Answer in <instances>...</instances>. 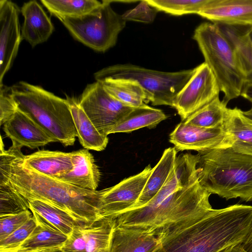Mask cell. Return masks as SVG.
Here are the masks:
<instances>
[{"instance_id":"obj_11","label":"cell","mask_w":252,"mask_h":252,"mask_svg":"<svg viewBox=\"0 0 252 252\" xmlns=\"http://www.w3.org/2000/svg\"><path fill=\"white\" fill-rule=\"evenodd\" d=\"M153 168L147 166L139 173L118 184L99 190V210L102 218L116 219L132 208L139 199Z\"/></svg>"},{"instance_id":"obj_30","label":"cell","mask_w":252,"mask_h":252,"mask_svg":"<svg viewBox=\"0 0 252 252\" xmlns=\"http://www.w3.org/2000/svg\"><path fill=\"white\" fill-rule=\"evenodd\" d=\"M210 0H147L158 11L173 15L198 14Z\"/></svg>"},{"instance_id":"obj_4","label":"cell","mask_w":252,"mask_h":252,"mask_svg":"<svg viewBox=\"0 0 252 252\" xmlns=\"http://www.w3.org/2000/svg\"><path fill=\"white\" fill-rule=\"evenodd\" d=\"M197 172L201 187L229 200L252 201V156L232 147L198 152Z\"/></svg>"},{"instance_id":"obj_22","label":"cell","mask_w":252,"mask_h":252,"mask_svg":"<svg viewBox=\"0 0 252 252\" xmlns=\"http://www.w3.org/2000/svg\"><path fill=\"white\" fill-rule=\"evenodd\" d=\"M223 126L232 139L236 152L252 156V121L237 107L227 108Z\"/></svg>"},{"instance_id":"obj_34","label":"cell","mask_w":252,"mask_h":252,"mask_svg":"<svg viewBox=\"0 0 252 252\" xmlns=\"http://www.w3.org/2000/svg\"><path fill=\"white\" fill-rule=\"evenodd\" d=\"M158 11L149 4L147 0H141L134 8L126 11L122 15L126 21H131L144 23H152Z\"/></svg>"},{"instance_id":"obj_16","label":"cell","mask_w":252,"mask_h":252,"mask_svg":"<svg viewBox=\"0 0 252 252\" xmlns=\"http://www.w3.org/2000/svg\"><path fill=\"white\" fill-rule=\"evenodd\" d=\"M159 243L156 231L116 224L110 252H151Z\"/></svg>"},{"instance_id":"obj_12","label":"cell","mask_w":252,"mask_h":252,"mask_svg":"<svg viewBox=\"0 0 252 252\" xmlns=\"http://www.w3.org/2000/svg\"><path fill=\"white\" fill-rule=\"evenodd\" d=\"M169 142L177 151L231 147L232 139L222 126L206 128L188 125L182 121L169 135Z\"/></svg>"},{"instance_id":"obj_6","label":"cell","mask_w":252,"mask_h":252,"mask_svg":"<svg viewBox=\"0 0 252 252\" xmlns=\"http://www.w3.org/2000/svg\"><path fill=\"white\" fill-rule=\"evenodd\" d=\"M193 38L224 94L222 101L227 105L241 96L246 85L245 75L233 46L218 25L201 24L195 29Z\"/></svg>"},{"instance_id":"obj_36","label":"cell","mask_w":252,"mask_h":252,"mask_svg":"<svg viewBox=\"0 0 252 252\" xmlns=\"http://www.w3.org/2000/svg\"><path fill=\"white\" fill-rule=\"evenodd\" d=\"M83 223L77 224L61 248L62 252H86Z\"/></svg>"},{"instance_id":"obj_39","label":"cell","mask_w":252,"mask_h":252,"mask_svg":"<svg viewBox=\"0 0 252 252\" xmlns=\"http://www.w3.org/2000/svg\"><path fill=\"white\" fill-rule=\"evenodd\" d=\"M250 101L251 102L252 104L251 108L249 110L246 111H243V113L246 117H247L252 121V100H251Z\"/></svg>"},{"instance_id":"obj_21","label":"cell","mask_w":252,"mask_h":252,"mask_svg":"<svg viewBox=\"0 0 252 252\" xmlns=\"http://www.w3.org/2000/svg\"><path fill=\"white\" fill-rule=\"evenodd\" d=\"M67 99L81 145L87 150H104L108 142L107 136L97 130L80 107L79 101L73 98L68 97Z\"/></svg>"},{"instance_id":"obj_38","label":"cell","mask_w":252,"mask_h":252,"mask_svg":"<svg viewBox=\"0 0 252 252\" xmlns=\"http://www.w3.org/2000/svg\"><path fill=\"white\" fill-rule=\"evenodd\" d=\"M241 96L249 101L252 100V85L245 86Z\"/></svg>"},{"instance_id":"obj_27","label":"cell","mask_w":252,"mask_h":252,"mask_svg":"<svg viewBox=\"0 0 252 252\" xmlns=\"http://www.w3.org/2000/svg\"><path fill=\"white\" fill-rule=\"evenodd\" d=\"M28 201L32 212L36 213L46 222L67 237L74 226L79 223L67 212L45 202L36 199H31Z\"/></svg>"},{"instance_id":"obj_1","label":"cell","mask_w":252,"mask_h":252,"mask_svg":"<svg viewBox=\"0 0 252 252\" xmlns=\"http://www.w3.org/2000/svg\"><path fill=\"white\" fill-rule=\"evenodd\" d=\"M194 180L189 165L176 160L156 196L145 205L120 215L116 218V225L157 231L213 214L217 209L210 203L211 194L201 187L198 180Z\"/></svg>"},{"instance_id":"obj_19","label":"cell","mask_w":252,"mask_h":252,"mask_svg":"<svg viewBox=\"0 0 252 252\" xmlns=\"http://www.w3.org/2000/svg\"><path fill=\"white\" fill-rule=\"evenodd\" d=\"M72 153L39 150L22 155L23 165L45 176L58 179L72 168Z\"/></svg>"},{"instance_id":"obj_35","label":"cell","mask_w":252,"mask_h":252,"mask_svg":"<svg viewBox=\"0 0 252 252\" xmlns=\"http://www.w3.org/2000/svg\"><path fill=\"white\" fill-rule=\"evenodd\" d=\"M11 87L0 86V124L2 125L17 110Z\"/></svg>"},{"instance_id":"obj_25","label":"cell","mask_w":252,"mask_h":252,"mask_svg":"<svg viewBox=\"0 0 252 252\" xmlns=\"http://www.w3.org/2000/svg\"><path fill=\"white\" fill-rule=\"evenodd\" d=\"M218 25L235 51L245 75V86L252 85V43L248 34L249 28Z\"/></svg>"},{"instance_id":"obj_41","label":"cell","mask_w":252,"mask_h":252,"mask_svg":"<svg viewBox=\"0 0 252 252\" xmlns=\"http://www.w3.org/2000/svg\"><path fill=\"white\" fill-rule=\"evenodd\" d=\"M248 34L250 40L252 43V28H249L248 30Z\"/></svg>"},{"instance_id":"obj_29","label":"cell","mask_w":252,"mask_h":252,"mask_svg":"<svg viewBox=\"0 0 252 252\" xmlns=\"http://www.w3.org/2000/svg\"><path fill=\"white\" fill-rule=\"evenodd\" d=\"M226 106L218 96L182 122L206 128L222 126L228 108Z\"/></svg>"},{"instance_id":"obj_26","label":"cell","mask_w":252,"mask_h":252,"mask_svg":"<svg viewBox=\"0 0 252 252\" xmlns=\"http://www.w3.org/2000/svg\"><path fill=\"white\" fill-rule=\"evenodd\" d=\"M167 118L161 110L145 104L134 108L110 131L109 134L130 132L145 127L154 128Z\"/></svg>"},{"instance_id":"obj_5","label":"cell","mask_w":252,"mask_h":252,"mask_svg":"<svg viewBox=\"0 0 252 252\" xmlns=\"http://www.w3.org/2000/svg\"><path fill=\"white\" fill-rule=\"evenodd\" d=\"M19 109L28 115L64 146H72L78 136L69 101L40 86L20 81L11 87Z\"/></svg>"},{"instance_id":"obj_33","label":"cell","mask_w":252,"mask_h":252,"mask_svg":"<svg viewBox=\"0 0 252 252\" xmlns=\"http://www.w3.org/2000/svg\"><path fill=\"white\" fill-rule=\"evenodd\" d=\"M33 216L30 210L20 213L0 217V241L6 238Z\"/></svg>"},{"instance_id":"obj_23","label":"cell","mask_w":252,"mask_h":252,"mask_svg":"<svg viewBox=\"0 0 252 252\" xmlns=\"http://www.w3.org/2000/svg\"><path fill=\"white\" fill-rule=\"evenodd\" d=\"M177 153L175 147H169L164 151L159 161L153 168L139 199L131 209L145 205L158 192L173 168L177 158Z\"/></svg>"},{"instance_id":"obj_37","label":"cell","mask_w":252,"mask_h":252,"mask_svg":"<svg viewBox=\"0 0 252 252\" xmlns=\"http://www.w3.org/2000/svg\"><path fill=\"white\" fill-rule=\"evenodd\" d=\"M218 252H248L244 249L241 243L228 246Z\"/></svg>"},{"instance_id":"obj_28","label":"cell","mask_w":252,"mask_h":252,"mask_svg":"<svg viewBox=\"0 0 252 252\" xmlns=\"http://www.w3.org/2000/svg\"><path fill=\"white\" fill-rule=\"evenodd\" d=\"M40 2L51 15L60 21L84 15L102 3L96 0H41Z\"/></svg>"},{"instance_id":"obj_9","label":"cell","mask_w":252,"mask_h":252,"mask_svg":"<svg viewBox=\"0 0 252 252\" xmlns=\"http://www.w3.org/2000/svg\"><path fill=\"white\" fill-rule=\"evenodd\" d=\"M78 101L80 107L97 130L107 136L134 108L112 96L98 81L86 87Z\"/></svg>"},{"instance_id":"obj_31","label":"cell","mask_w":252,"mask_h":252,"mask_svg":"<svg viewBox=\"0 0 252 252\" xmlns=\"http://www.w3.org/2000/svg\"><path fill=\"white\" fill-rule=\"evenodd\" d=\"M30 209L28 201L0 184V217L20 213Z\"/></svg>"},{"instance_id":"obj_20","label":"cell","mask_w":252,"mask_h":252,"mask_svg":"<svg viewBox=\"0 0 252 252\" xmlns=\"http://www.w3.org/2000/svg\"><path fill=\"white\" fill-rule=\"evenodd\" d=\"M32 213L37 220V226L16 252H40L61 248L68 237Z\"/></svg>"},{"instance_id":"obj_13","label":"cell","mask_w":252,"mask_h":252,"mask_svg":"<svg viewBox=\"0 0 252 252\" xmlns=\"http://www.w3.org/2000/svg\"><path fill=\"white\" fill-rule=\"evenodd\" d=\"M21 10L10 0H0V86L16 58L22 39L19 15Z\"/></svg>"},{"instance_id":"obj_15","label":"cell","mask_w":252,"mask_h":252,"mask_svg":"<svg viewBox=\"0 0 252 252\" xmlns=\"http://www.w3.org/2000/svg\"><path fill=\"white\" fill-rule=\"evenodd\" d=\"M197 14L216 24L252 28V0H210Z\"/></svg>"},{"instance_id":"obj_32","label":"cell","mask_w":252,"mask_h":252,"mask_svg":"<svg viewBox=\"0 0 252 252\" xmlns=\"http://www.w3.org/2000/svg\"><path fill=\"white\" fill-rule=\"evenodd\" d=\"M37 224V220L33 215L32 218L19 228L0 241V252H16L32 233Z\"/></svg>"},{"instance_id":"obj_7","label":"cell","mask_w":252,"mask_h":252,"mask_svg":"<svg viewBox=\"0 0 252 252\" xmlns=\"http://www.w3.org/2000/svg\"><path fill=\"white\" fill-rule=\"evenodd\" d=\"M195 68L176 72L147 69L130 63L117 64L102 68L94 74L96 81L123 78L137 81L153 105L174 108L176 98L193 74Z\"/></svg>"},{"instance_id":"obj_17","label":"cell","mask_w":252,"mask_h":252,"mask_svg":"<svg viewBox=\"0 0 252 252\" xmlns=\"http://www.w3.org/2000/svg\"><path fill=\"white\" fill-rule=\"evenodd\" d=\"M21 12L24 18L21 28L22 39L27 41L32 47L47 41L54 27L38 2L31 0L24 3Z\"/></svg>"},{"instance_id":"obj_14","label":"cell","mask_w":252,"mask_h":252,"mask_svg":"<svg viewBox=\"0 0 252 252\" xmlns=\"http://www.w3.org/2000/svg\"><path fill=\"white\" fill-rule=\"evenodd\" d=\"M6 135L12 142L11 147L32 149L44 146L56 139L34 122L28 115L18 108L2 125Z\"/></svg>"},{"instance_id":"obj_2","label":"cell","mask_w":252,"mask_h":252,"mask_svg":"<svg viewBox=\"0 0 252 252\" xmlns=\"http://www.w3.org/2000/svg\"><path fill=\"white\" fill-rule=\"evenodd\" d=\"M21 150L11 146L0 150V184L27 201L41 200L65 211L78 223H91L102 218L99 190L80 188L25 166Z\"/></svg>"},{"instance_id":"obj_8","label":"cell","mask_w":252,"mask_h":252,"mask_svg":"<svg viewBox=\"0 0 252 252\" xmlns=\"http://www.w3.org/2000/svg\"><path fill=\"white\" fill-rule=\"evenodd\" d=\"M111 0H102L98 7L84 15L61 20L73 37L85 45L104 52L115 45L126 21L112 8Z\"/></svg>"},{"instance_id":"obj_24","label":"cell","mask_w":252,"mask_h":252,"mask_svg":"<svg viewBox=\"0 0 252 252\" xmlns=\"http://www.w3.org/2000/svg\"><path fill=\"white\" fill-rule=\"evenodd\" d=\"M98 82L110 94L129 107L137 108L149 102L146 92L136 81L108 78Z\"/></svg>"},{"instance_id":"obj_18","label":"cell","mask_w":252,"mask_h":252,"mask_svg":"<svg viewBox=\"0 0 252 252\" xmlns=\"http://www.w3.org/2000/svg\"><path fill=\"white\" fill-rule=\"evenodd\" d=\"M88 150L85 149L71 152L72 169L56 179L80 188L95 190L100 181V172Z\"/></svg>"},{"instance_id":"obj_3","label":"cell","mask_w":252,"mask_h":252,"mask_svg":"<svg viewBox=\"0 0 252 252\" xmlns=\"http://www.w3.org/2000/svg\"><path fill=\"white\" fill-rule=\"evenodd\" d=\"M252 223V206L236 204L213 214L156 231L158 245L151 252H218L241 243Z\"/></svg>"},{"instance_id":"obj_40","label":"cell","mask_w":252,"mask_h":252,"mask_svg":"<svg viewBox=\"0 0 252 252\" xmlns=\"http://www.w3.org/2000/svg\"><path fill=\"white\" fill-rule=\"evenodd\" d=\"M40 252H62V251H61V248H58V249L46 250V251H44Z\"/></svg>"},{"instance_id":"obj_10","label":"cell","mask_w":252,"mask_h":252,"mask_svg":"<svg viewBox=\"0 0 252 252\" xmlns=\"http://www.w3.org/2000/svg\"><path fill=\"white\" fill-rule=\"evenodd\" d=\"M220 89L211 68L204 62L195 67V71L178 93L175 108L182 121L219 96Z\"/></svg>"}]
</instances>
